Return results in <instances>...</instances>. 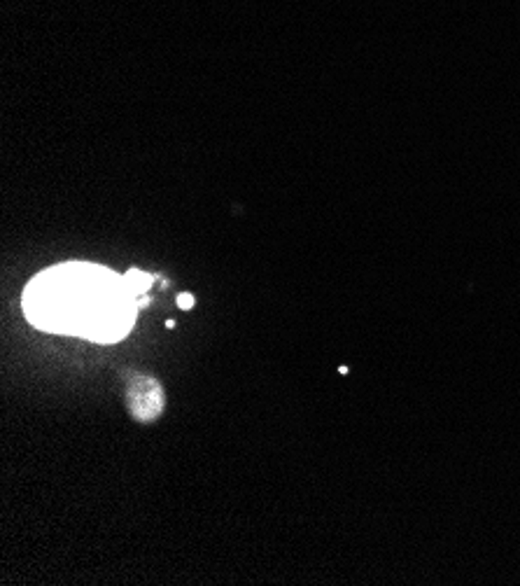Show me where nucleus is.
<instances>
[{"label": "nucleus", "mask_w": 520, "mask_h": 586, "mask_svg": "<svg viewBox=\"0 0 520 586\" xmlns=\"http://www.w3.org/2000/svg\"><path fill=\"white\" fill-rule=\"evenodd\" d=\"M126 404L138 423H152L164 411V390L152 376H135L126 390Z\"/></svg>", "instance_id": "2"}, {"label": "nucleus", "mask_w": 520, "mask_h": 586, "mask_svg": "<svg viewBox=\"0 0 520 586\" xmlns=\"http://www.w3.org/2000/svg\"><path fill=\"white\" fill-rule=\"evenodd\" d=\"M135 304H138V309H147L150 307V297L147 294H140L138 299H135Z\"/></svg>", "instance_id": "5"}, {"label": "nucleus", "mask_w": 520, "mask_h": 586, "mask_svg": "<svg viewBox=\"0 0 520 586\" xmlns=\"http://www.w3.org/2000/svg\"><path fill=\"white\" fill-rule=\"evenodd\" d=\"M124 278L96 267H58L38 276L26 290L28 318L40 327L119 341L133 325L138 304Z\"/></svg>", "instance_id": "1"}, {"label": "nucleus", "mask_w": 520, "mask_h": 586, "mask_svg": "<svg viewBox=\"0 0 520 586\" xmlns=\"http://www.w3.org/2000/svg\"><path fill=\"white\" fill-rule=\"evenodd\" d=\"M175 327V320H166V329H173Z\"/></svg>", "instance_id": "6"}, {"label": "nucleus", "mask_w": 520, "mask_h": 586, "mask_svg": "<svg viewBox=\"0 0 520 586\" xmlns=\"http://www.w3.org/2000/svg\"><path fill=\"white\" fill-rule=\"evenodd\" d=\"M175 304H177V309L189 311V309L194 307V297H192V294H187V292H184V294H177V302H175Z\"/></svg>", "instance_id": "4"}, {"label": "nucleus", "mask_w": 520, "mask_h": 586, "mask_svg": "<svg viewBox=\"0 0 520 586\" xmlns=\"http://www.w3.org/2000/svg\"><path fill=\"white\" fill-rule=\"evenodd\" d=\"M152 280L155 278L147 276V274H140V271H135V269L124 276V283H126V287H129L131 294H142L152 285Z\"/></svg>", "instance_id": "3"}]
</instances>
